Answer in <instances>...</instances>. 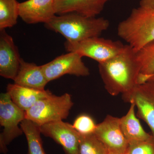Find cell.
I'll return each instance as SVG.
<instances>
[{
    "mask_svg": "<svg viewBox=\"0 0 154 154\" xmlns=\"http://www.w3.org/2000/svg\"><path fill=\"white\" fill-rule=\"evenodd\" d=\"M99 70L105 89L111 96L122 95L138 84L140 65L137 52L128 45L118 55L99 63Z\"/></svg>",
    "mask_w": 154,
    "mask_h": 154,
    "instance_id": "6da1fadb",
    "label": "cell"
},
{
    "mask_svg": "<svg viewBox=\"0 0 154 154\" xmlns=\"http://www.w3.org/2000/svg\"><path fill=\"white\" fill-rule=\"evenodd\" d=\"M49 30L60 33L70 42L99 36L109 28V21L104 18L85 17L76 13L55 16L45 24Z\"/></svg>",
    "mask_w": 154,
    "mask_h": 154,
    "instance_id": "7a4b0ae2",
    "label": "cell"
},
{
    "mask_svg": "<svg viewBox=\"0 0 154 154\" xmlns=\"http://www.w3.org/2000/svg\"><path fill=\"white\" fill-rule=\"evenodd\" d=\"M118 35L136 52L154 40V11L139 7L119 24Z\"/></svg>",
    "mask_w": 154,
    "mask_h": 154,
    "instance_id": "3957f363",
    "label": "cell"
},
{
    "mask_svg": "<svg viewBox=\"0 0 154 154\" xmlns=\"http://www.w3.org/2000/svg\"><path fill=\"white\" fill-rule=\"evenodd\" d=\"M73 105L70 94L66 93L60 96L53 94L36 102L25 112V119L39 126L61 121L67 118Z\"/></svg>",
    "mask_w": 154,
    "mask_h": 154,
    "instance_id": "277c9868",
    "label": "cell"
},
{
    "mask_svg": "<svg viewBox=\"0 0 154 154\" xmlns=\"http://www.w3.org/2000/svg\"><path fill=\"white\" fill-rule=\"evenodd\" d=\"M25 119V112L12 101L7 92L0 95V125L4 128L0 134V152L6 154L8 146L24 134L19 125Z\"/></svg>",
    "mask_w": 154,
    "mask_h": 154,
    "instance_id": "5b68a950",
    "label": "cell"
},
{
    "mask_svg": "<svg viewBox=\"0 0 154 154\" xmlns=\"http://www.w3.org/2000/svg\"><path fill=\"white\" fill-rule=\"evenodd\" d=\"M64 46L68 52H76L82 57L91 58L100 63L118 55L123 50L125 45L120 42L96 36L78 42L66 41Z\"/></svg>",
    "mask_w": 154,
    "mask_h": 154,
    "instance_id": "8992f818",
    "label": "cell"
},
{
    "mask_svg": "<svg viewBox=\"0 0 154 154\" xmlns=\"http://www.w3.org/2000/svg\"><path fill=\"white\" fill-rule=\"evenodd\" d=\"M125 102L134 103L137 109V115L147 124L154 137V82L147 81L137 84L125 94Z\"/></svg>",
    "mask_w": 154,
    "mask_h": 154,
    "instance_id": "52a82bcc",
    "label": "cell"
},
{
    "mask_svg": "<svg viewBox=\"0 0 154 154\" xmlns=\"http://www.w3.org/2000/svg\"><path fill=\"white\" fill-rule=\"evenodd\" d=\"M82 58V57L76 52H69L41 66L48 82L66 74L88 76L90 75V71Z\"/></svg>",
    "mask_w": 154,
    "mask_h": 154,
    "instance_id": "ba28073f",
    "label": "cell"
},
{
    "mask_svg": "<svg viewBox=\"0 0 154 154\" xmlns=\"http://www.w3.org/2000/svg\"><path fill=\"white\" fill-rule=\"evenodd\" d=\"M94 134L109 151L121 154L127 152L129 144L122 130L120 118L107 116L97 125Z\"/></svg>",
    "mask_w": 154,
    "mask_h": 154,
    "instance_id": "9c48e42d",
    "label": "cell"
},
{
    "mask_svg": "<svg viewBox=\"0 0 154 154\" xmlns=\"http://www.w3.org/2000/svg\"><path fill=\"white\" fill-rule=\"evenodd\" d=\"M40 129L41 134L61 146L66 154H80V134L72 125L61 120L42 125Z\"/></svg>",
    "mask_w": 154,
    "mask_h": 154,
    "instance_id": "30bf717a",
    "label": "cell"
},
{
    "mask_svg": "<svg viewBox=\"0 0 154 154\" xmlns=\"http://www.w3.org/2000/svg\"><path fill=\"white\" fill-rule=\"evenodd\" d=\"M21 59L12 36L5 30H0V75L5 79H15Z\"/></svg>",
    "mask_w": 154,
    "mask_h": 154,
    "instance_id": "8fae6325",
    "label": "cell"
},
{
    "mask_svg": "<svg viewBox=\"0 0 154 154\" xmlns=\"http://www.w3.org/2000/svg\"><path fill=\"white\" fill-rule=\"evenodd\" d=\"M54 1L27 0L19 3V17L28 24L47 23L56 16Z\"/></svg>",
    "mask_w": 154,
    "mask_h": 154,
    "instance_id": "7c38bea8",
    "label": "cell"
},
{
    "mask_svg": "<svg viewBox=\"0 0 154 154\" xmlns=\"http://www.w3.org/2000/svg\"><path fill=\"white\" fill-rule=\"evenodd\" d=\"M111 0H54L56 15L74 13L85 17H95Z\"/></svg>",
    "mask_w": 154,
    "mask_h": 154,
    "instance_id": "4fadbf2b",
    "label": "cell"
},
{
    "mask_svg": "<svg viewBox=\"0 0 154 154\" xmlns=\"http://www.w3.org/2000/svg\"><path fill=\"white\" fill-rule=\"evenodd\" d=\"M7 92L16 105L25 112L36 102L53 95L49 90H38L16 85L9 84Z\"/></svg>",
    "mask_w": 154,
    "mask_h": 154,
    "instance_id": "5bb4252c",
    "label": "cell"
},
{
    "mask_svg": "<svg viewBox=\"0 0 154 154\" xmlns=\"http://www.w3.org/2000/svg\"><path fill=\"white\" fill-rule=\"evenodd\" d=\"M14 84L19 85L38 90H44L48 82L41 66L26 62L22 58L20 67Z\"/></svg>",
    "mask_w": 154,
    "mask_h": 154,
    "instance_id": "9a60e30c",
    "label": "cell"
},
{
    "mask_svg": "<svg viewBox=\"0 0 154 154\" xmlns=\"http://www.w3.org/2000/svg\"><path fill=\"white\" fill-rule=\"evenodd\" d=\"M127 113L120 118V126L129 144L151 139L153 136L146 132L135 114L134 103H130Z\"/></svg>",
    "mask_w": 154,
    "mask_h": 154,
    "instance_id": "2e32d148",
    "label": "cell"
},
{
    "mask_svg": "<svg viewBox=\"0 0 154 154\" xmlns=\"http://www.w3.org/2000/svg\"><path fill=\"white\" fill-rule=\"evenodd\" d=\"M20 125L28 142V154H46L42 145L40 126L26 119Z\"/></svg>",
    "mask_w": 154,
    "mask_h": 154,
    "instance_id": "e0dca14e",
    "label": "cell"
},
{
    "mask_svg": "<svg viewBox=\"0 0 154 154\" xmlns=\"http://www.w3.org/2000/svg\"><path fill=\"white\" fill-rule=\"evenodd\" d=\"M137 57L140 66L138 84H142L154 74V40L137 51Z\"/></svg>",
    "mask_w": 154,
    "mask_h": 154,
    "instance_id": "ac0fdd59",
    "label": "cell"
},
{
    "mask_svg": "<svg viewBox=\"0 0 154 154\" xmlns=\"http://www.w3.org/2000/svg\"><path fill=\"white\" fill-rule=\"evenodd\" d=\"M19 3L17 0H0V30L17 24Z\"/></svg>",
    "mask_w": 154,
    "mask_h": 154,
    "instance_id": "d6986e66",
    "label": "cell"
},
{
    "mask_svg": "<svg viewBox=\"0 0 154 154\" xmlns=\"http://www.w3.org/2000/svg\"><path fill=\"white\" fill-rule=\"evenodd\" d=\"M108 150L101 141L93 134H80V154H107Z\"/></svg>",
    "mask_w": 154,
    "mask_h": 154,
    "instance_id": "ffe728a7",
    "label": "cell"
},
{
    "mask_svg": "<svg viewBox=\"0 0 154 154\" xmlns=\"http://www.w3.org/2000/svg\"><path fill=\"white\" fill-rule=\"evenodd\" d=\"M97 125L91 116L82 114L76 118L72 126L80 134L88 135L94 133Z\"/></svg>",
    "mask_w": 154,
    "mask_h": 154,
    "instance_id": "44dd1931",
    "label": "cell"
},
{
    "mask_svg": "<svg viewBox=\"0 0 154 154\" xmlns=\"http://www.w3.org/2000/svg\"><path fill=\"white\" fill-rule=\"evenodd\" d=\"M127 154H154V137L149 140L129 144Z\"/></svg>",
    "mask_w": 154,
    "mask_h": 154,
    "instance_id": "7402d4cb",
    "label": "cell"
},
{
    "mask_svg": "<svg viewBox=\"0 0 154 154\" xmlns=\"http://www.w3.org/2000/svg\"><path fill=\"white\" fill-rule=\"evenodd\" d=\"M140 7L154 11V0H140Z\"/></svg>",
    "mask_w": 154,
    "mask_h": 154,
    "instance_id": "603a6c76",
    "label": "cell"
},
{
    "mask_svg": "<svg viewBox=\"0 0 154 154\" xmlns=\"http://www.w3.org/2000/svg\"><path fill=\"white\" fill-rule=\"evenodd\" d=\"M149 80L152 81V82H154V75H152L150 76L149 77L147 81H149Z\"/></svg>",
    "mask_w": 154,
    "mask_h": 154,
    "instance_id": "cb8c5ba5",
    "label": "cell"
},
{
    "mask_svg": "<svg viewBox=\"0 0 154 154\" xmlns=\"http://www.w3.org/2000/svg\"><path fill=\"white\" fill-rule=\"evenodd\" d=\"M107 154H118V153H116L113 152L109 151H108V153ZM127 154V153L125 154Z\"/></svg>",
    "mask_w": 154,
    "mask_h": 154,
    "instance_id": "d4e9b609",
    "label": "cell"
},
{
    "mask_svg": "<svg viewBox=\"0 0 154 154\" xmlns=\"http://www.w3.org/2000/svg\"></svg>",
    "mask_w": 154,
    "mask_h": 154,
    "instance_id": "484cf974",
    "label": "cell"
}]
</instances>
